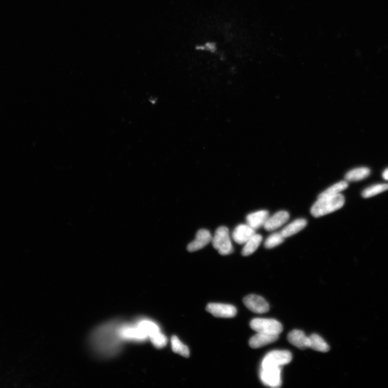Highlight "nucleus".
<instances>
[{
  "instance_id": "obj_1",
  "label": "nucleus",
  "mask_w": 388,
  "mask_h": 388,
  "mask_svg": "<svg viewBox=\"0 0 388 388\" xmlns=\"http://www.w3.org/2000/svg\"><path fill=\"white\" fill-rule=\"evenodd\" d=\"M344 203V197L341 194L318 198L313 205L311 212L315 218L323 217L341 209Z\"/></svg>"
},
{
  "instance_id": "obj_2",
  "label": "nucleus",
  "mask_w": 388,
  "mask_h": 388,
  "mask_svg": "<svg viewBox=\"0 0 388 388\" xmlns=\"http://www.w3.org/2000/svg\"><path fill=\"white\" fill-rule=\"evenodd\" d=\"M211 242L214 248L218 250L221 255H228L233 252L229 230L226 227H219L216 230Z\"/></svg>"
},
{
  "instance_id": "obj_3",
  "label": "nucleus",
  "mask_w": 388,
  "mask_h": 388,
  "mask_svg": "<svg viewBox=\"0 0 388 388\" xmlns=\"http://www.w3.org/2000/svg\"><path fill=\"white\" fill-rule=\"evenodd\" d=\"M250 327L257 333L279 335L283 327L279 321L273 319L255 318L250 323Z\"/></svg>"
},
{
  "instance_id": "obj_4",
  "label": "nucleus",
  "mask_w": 388,
  "mask_h": 388,
  "mask_svg": "<svg viewBox=\"0 0 388 388\" xmlns=\"http://www.w3.org/2000/svg\"><path fill=\"white\" fill-rule=\"evenodd\" d=\"M292 359V354L288 351H274L268 353L263 360L262 368L279 367L288 364Z\"/></svg>"
},
{
  "instance_id": "obj_5",
  "label": "nucleus",
  "mask_w": 388,
  "mask_h": 388,
  "mask_svg": "<svg viewBox=\"0 0 388 388\" xmlns=\"http://www.w3.org/2000/svg\"><path fill=\"white\" fill-rule=\"evenodd\" d=\"M281 367L261 368L260 377L263 384L271 387H279L282 385Z\"/></svg>"
},
{
  "instance_id": "obj_6",
  "label": "nucleus",
  "mask_w": 388,
  "mask_h": 388,
  "mask_svg": "<svg viewBox=\"0 0 388 388\" xmlns=\"http://www.w3.org/2000/svg\"><path fill=\"white\" fill-rule=\"evenodd\" d=\"M243 302L247 309L255 313H265L270 309L268 302L263 297L257 295H247L244 298Z\"/></svg>"
},
{
  "instance_id": "obj_7",
  "label": "nucleus",
  "mask_w": 388,
  "mask_h": 388,
  "mask_svg": "<svg viewBox=\"0 0 388 388\" xmlns=\"http://www.w3.org/2000/svg\"><path fill=\"white\" fill-rule=\"evenodd\" d=\"M208 312L218 318H233L236 315L237 309L232 305L211 303L207 307Z\"/></svg>"
},
{
  "instance_id": "obj_8",
  "label": "nucleus",
  "mask_w": 388,
  "mask_h": 388,
  "mask_svg": "<svg viewBox=\"0 0 388 388\" xmlns=\"http://www.w3.org/2000/svg\"><path fill=\"white\" fill-rule=\"evenodd\" d=\"M212 237L208 230L201 229L196 235V238L187 246L188 251L192 252L199 250L212 241Z\"/></svg>"
},
{
  "instance_id": "obj_9",
  "label": "nucleus",
  "mask_w": 388,
  "mask_h": 388,
  "mask_svg": "<svg viewBox=\"0 0 388 388\" xmlns=\"http://www.w3.org/2000/svg\"><path fill=\"white\" fill-rule=\"evenodd\" d=\"M290 219V214L286 211H280L273 216L268 218L264 227L267 231L271 232L282 227Z\"/></svg>"
},
{
  "instance_id": "obj_10",
  "label": "nucleus",
  "mask_w": 388,
  "mask_h": 388,
  "mask_svg": "<svg viewBox=\"0 0 388 388\" xmlns=\"http://www.w3.org/2000/svg\"><path fill=\"white\" fill-rule=\"evenodd\" d=\"M287 338L289 342L296 347L297 348L300 350L310 348V337L300 330H293L288 334Z\"/></svg>"
},
{
  "instance_id": "obj_11",
  "label": "nucleus",
  "mask_w": 388,
  "mask_h": 388,
  "mask_svg": "<svg viewBox=\"0 0 388 388\" xmlns=\"http://www.w3.org/2000/svg\"><path fill=\"white\" fill-rule=\"evenodd\" d=\"M255 234V230L248 225H240L234 230L233 237L237 243L243 244L248 241Z\"/></svg>"
},
{
  "instance_id": "obj_12",
  "label": "nucleus",
  "mask_w": 388,
  "mask_h": 388,
  "mask_svg": "<svg viewBox=\"0 0 388 388\" xmlns=\"http://www.w3.org/2000/svg\"><path fill=\"white\" fill-rule=\"evenodd\" d=\"M269 218V212L267 210H260L248 214L246 217L247 225L254 230H257L266 224Z\"/></svg>"
},
{
  "instance_id": "obj_13",
  "label": "nucleus",
  "mask_w": 388,
  "mask_h": 388,
  "mask_svg": "<svg viewBox=\"0 0 388 388\" xmlns=\"http://www.w3.org/2000/svg\"><path fill=\"white\" fill-rule=\"evenodd\" d=\"M278 338L279 335L257 333L250 338L249 345L252 349H259L276 342Z\"/></svg>"
},
{
  "instance_id": "obj_14",
  "label": "nucleus",
  "mask_w": 388,
  "mask_h": 388,
  "mask_svg": "<svg viewBox=\"0 0 388 388\" xmlns=\"http://www.w3.org/2000/svg\"><path fill=\"white\" fill-rule=\"evenodd\" d=\"M307 224L308 222L306 220L297 219L286 226L280 233L284 238L289 237L300 232L307 226Z\"/></svg>"
},
{
  "instance_id": "obj_15",
  "label": "nucleus",
  "mask_w": 388,
  "mask_h": 388,
  "mask_svg": "<svg viewBox=\"0 0 388 388\" xmlns=\"http://www.w3.org/2000/svg\"><path fill=\"white\" fill-rule=\"evenodd\" d=\"M370 175V170L367 167H360L353 169L345 176L347 181H359L368 178Z\"/></svg>"
},
{
  "instance_id": "obj_16",
  "label": "nucleus",
  "mask_w": 388,
  "mask_h": 388,
  "mask_svg": "<svg viewBox=\"0 0 388 388\" xmlns=\"http://www.w3.org/2000/svg\"><path fill=\"white\" fill-rule=\"evenodd\" d=\"M262 236L255 234L247 241L242 250V254L244 256H248L257 250L262 241Z\"/></svg>"
},
{
  "instance_id": "obj_17",
  "label": "nucleus",
  "mask_w": 388,
  "mask_h": 388,
  "mask_svg": "<svg viewBox=\"0 0 388 388\" xmlns=\"http://www.w3.org/2000/svg\"><path fill=\"white\" fill-rule=\"evenodd\" d=\"M310 337V347L313 350L326 353L330 350L329 346L323 338L317 334H312Z\"/></svg>"
},
{
  "instance_id": "obj_18",
  "label": "nucleus",
  "mask_w": 388,
  "mask_h": 388,
  "mask_svg": "<svg viewBox=\"0 0 388 388\" xmlns=\"http://www.w3.org/2000/svg\"><path fill=\"white\" fill-rule=\"evenodd\" d=\"M349 184L347 181H342L330 187L318 196V198L333 196L340 193L348 188Z\"/></svg>"
},
{
  "instance_id": "obj_19",
  "label": "nucleus",
  "mask_w": 388,
  "mask_h": 388,
  "mask_svg": "<svg viewBox=\"0 0 388 388\" xmlns=\"http://www.w3.org/2000/svg\"><path fill=\"white\" fill-rule=\"evenodd\" d=\"M172 350L176 353L185 358L189 356V350L188 347L179 339L176 336H173L171 338Z\"/></svg>"
},
{
  "instance_id": "obj_20",
  "label": "nucleus",
  "mask_w": 388,
  "mask_h": 388,
  "mask_svg": "<svg viewBox=\"0 0 388 388\" xmlns=\"http://www.w3.org/2000/svg\"><path fill=\"white\" fill-rule=\"evenodd\" d=\"M387 190V184H377L365 189L362 192V195L363 197L367 199V198L373 197L377 194L385 192Z\"/></svg>"
},
{
  "instance_id": "obj_21",
  "label": "nucleus",
  "mask_w": 388,
  "mask_h": 388,
  "mask_svg": "<svg viewBox=\"0 0 388 388\" xmlns=\"http://www.w3.org/2000/svg\"><path fill=\"white\" fill-rule=\"evenodd\" d=\"M138 325L141 328L147 336L150 337L160 332V329L158 326L150 321L144 320L140 321L138 323Z\"/></svg>"
},
{
  "instance_id": "obj_22",
  "label": "nucleus",
  "mask_w": 388,
  "mask_h": 388,
  "mask_svg": "<svg viewBox=\"0 0 388 388\" xmlns=\"http://www.w3.org/2000/svg\"><path fill=\"white\" fill-rule=\"evenodd\" d=\"M284 237L281 233H276L271 235L264 243L267 249H272L282 244L284 241Z\"/></svg>"
},
{
  "instance_id": "obj_23",
  "label": "nucleus",
  "mask_w": 388,
  "mask_h": 388,
  "mask_svg": "<svg viewBox=\"0 0 388 388\" xmlns=\"http://www.w3.org/2000/svg\"><path fill=\"white\" fill-rule=\"evenodd\" d=\"M151 342L155 348L161 349L164 348L167 343V338L160 332L150 337Z\"/></svg>"
},
{
  "instance_id": "obj_24",
  "label": "nucleus",
  "mask_w": 388,
  "mask_h": 388,
  "mask_svg": "<svg viewBox=\"0 0 388 388\" xmlns=\"http://www.w3.org/2000/svg\"><path fill=\"white\" fill-rule=\"evenodd\" d=\"M382 177L385 180L388 181V168L383 171Z\"/></svg>"
}]
</instances>
